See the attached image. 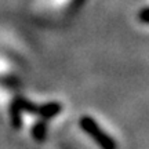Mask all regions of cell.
<instances>
[{"mask_svg": "<svg viewBox=\"0 0 149 149\" xmlns=\"http://www.w3.org/2000/svg\"><path fill=\"white\" fill-rule=\"evenodd\" d=\"M51 1H53V4H55L54 7H65V4H68L72 0H51Z\"/></svg>", "mask_w": 149, "mask_h": 149, "instance_id": "cell-2", "label": "cell"}, {"mask_svg": "<svg viewBox=\"0 0 149 149\" xmlns=\"http://www.w3.org/2000/svg\"><path fill=\"white\" fill-rule=\"evenodd\" d=\"M81 127L84 128V131L87 134H90V135H93V137H95L94 139H95L97 142L101 145L104 149H115L113 142L108 138L105 134L102 133V130H100V127L94 123L93 119H90V117L83 119V120H81Z\"/></svg>", "mask_w": 149, "mask_h": 149, "instance_id": "cell-1", "label": "cell"}]
</instances>
